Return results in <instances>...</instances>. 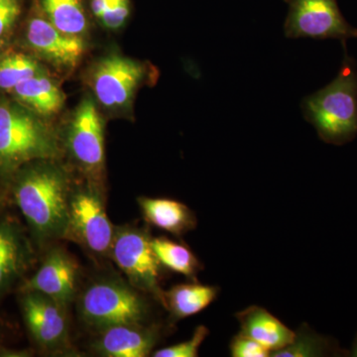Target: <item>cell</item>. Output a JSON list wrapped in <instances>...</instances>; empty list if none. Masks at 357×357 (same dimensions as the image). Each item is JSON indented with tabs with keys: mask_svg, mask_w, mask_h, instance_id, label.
I'll return each mask as SVG.
<instances>
[{
	"mask_svg": "<svg viewBox=\"0 0 357 357\" xmlns=\"http://www.w3.org/2000/svg\"><path fill=\"white\" fill-rule=\"evenodd\" d=\"M344 55L337 77L325 88L306 96L301 103L303 115L316 129L319 139L342 146L357 135V66Z\"/></svg>",
	"mask_w": 357,
	"mask_h": 357,
	"instance_id": "2",
	"label": "cell"
},
{
	"mask_svg": "<svg viewBox=\"0 0 357 357\" xmlns=\"http://www.w3.org/2000/svg\"><path fill=\"white\" fill-rule=\"evenodd\" d=\"M236 318L241 326V333L264 345L271 352L287 347L296 337V332L264 307H246L236 312Z\"/></svg>",
	"mask_w": 357,
	"mask_h": 357,
	"instance_id": "15",
	"label": "cell"
},
{
	"mask_svg": "<svg viewBox=\"0 0 357 357\" xmlns=\"http://www.w3.org/2000/svg\"><path fill=\"white\" fill-rule=\"evenodd\" d=\"M129 15L128 0H114L109 9L100 18L103 24L110 29L121 27Z\"/></svg>",
	"mask_w": 357,
	"mask_h": 357,
	"instance_id": "25",
	"label": "cell"
},
{
	"mask_svg": "<svg viewBox=\"0 0 357 357\" xmlns=\"http://www.w3.org/2000/svg\"><path fill=\"white\" fill-rule=\"evenodd\" d=\"M114 0H93L91 1V10L93 14L100 20L105 11L109 9L110 4L112 3Z\"/></svg>",
	"mask_w": 357,
	"mask_h": 357,
	"instance_id": "27",
	"label": "cell"
},
{
	"mask_svg": "<svg viewBox=\"0 0 357 357\" xmlns=\"http://www.w3.org/2000/svg\"><path fill=\"white\" fill-rule=\"evenodd\" d=\"M160 331L156 326L119 325L98 331L93 351L105 357H145L154 351Z\"/></svg>",
	"mask_w": 357,
	"mask_h": 357,
	"instance_id": "13",
	"label": "cell"
},
{
	"mask_svg": "<svg viewBox=\"0 0 357 357\" xmlns=\"http://www.w3.org/2000/svg\"><path fill=\"white\" fill-rule=\"evenodd\" d=\"M27 39L42 56L63 67H75L84 51L83 41L79 36L65 34L50 21L42 18L30 21Z\"/></svg>",
	"mask_w": 357,
	"mask_h": 357,
	"instance_id": "14",
	"label": "cell"
},
{
	"mask_svg": "<svg viewBox=\"0 0 357 357\" xmlns=\"http://www.w3.org/2000/svg\"><path fill=\"white\" fill-rule=\"evenodd\" d=\"M145 76L143 65L130 59L112 56L102 60L93 73V89L105 107H122L132 96Z\"/></svg>",
	"mask_w": 357,
	"mask_h": 357,
	"instance_id": "11",
	"label": "cell"
},
{
	"mask_svg": "<svg viewBox=\"0 0 357 357\" xmlns=\"http://www.w3.org/2000/svg\"><path fill=\"white\" fill-rule=\"evenodd\" d=\"M151 239L146 230L139 227H115L109 255L128 277L129 284L140 292L153 296L163 306L161 264L152 248Z\"/></svg>",
	"mask_w": 357,
	"mask_h": 357,
	"instance_id": "5",
	"label": "cell"
},
{
	"mask_svg": "<svg viewBox=\"0 0 357 357\" xmlns=\"http://www.w3.org/2000/svg\"><path fill=\"white\" fill-rule=\"evenodd\" d=\"M59 153L53 134L38 119L17 109L0 105V169L8 172Z\"/></svg>",
	"mask_w": 357,
	"mask_h": 357,
	"instance_id": "4",
	"label": "cell"
},
{
	"mask_svg": "<svg viewBox=\"0 0 357 357\" xmlns=\"http://www.w3.org/2000/svg\"><path fill=\"white\" fill-rule=\"evenodd\" d=\"M20 304L28 332L45 351L65 349L69 340L67 307L35 291H20Z\"/></svg>",
	"mask_w": 357,
	"mask_h": 357,
	"instance_id": "8",
	"label": "cell"
},
{
	"mask_svg": "<svg viewBox=\"0 0 357 357\" xmlns=\"http://www.w3.org/2000/svg\"><path fill=\"white\" fill-rule=\"evenodd\" d=\"M79 318L96 330L119 325H140L149 316V307L140 291L119 279L93 281L77 303Z\"/></svg>",
	"mask_w": 357,
	"mask_h": 357,
	"instance_id": "3",
	"label": "cell"
},
{
	"mask_svg": "<svg viewBox=\"0 0 357 357\" xmlns=\"http://www.w3.org/2000/svg\"><path fill=\"white\" fill-rule=\"evenodd\" d=\"M349 356L352 357H357V333L354 342H352L351 351L349 352Z\"/></svg>",
	"mask_w": 357,
	"mask_h": 357,
	"instance_id": "28",
	"label": "cell"
},
{
	"mask_svg": "<svg viewBox=\"0 0 357 357\" xmlns=\"http://www.w3.org/2000/svg\"><path fill=\"white\" fill-rule=\"evenodd\" d=\"M32 259L31 243L20 222L0 215V298L22 279Z\"/></svg>",
	"mask_w": 357,
	"mask_h": 357,
	"instance_id": "12",
	"label": "cell"
},
{
	"mask_svg": "<svg viewBox=\"0 0 357 357\" xmlns=\"http://www.w3.org/2000/svg\"><path fill=\"white\" fill-rule=\"evenodd\" d=\"M210 335V330L206 326H197L192 337L185 342L164 347L152 352L153 357H197L199 356V347Z\"/></svg>",
	"mask_w": 357,
	"mask_h": 357,
	"instance_id": "23",
	"label": "cell"
},
{
	"mask_svg": "<svg viewBox=\"0 0 357 357\" xmlns=\"http://www.w3.org/2000/svg\"><path fill=\"white\" fill-rule=\"evenodd\" d=\"M20 14L18 0H0V38L10 30Z\"/></svg>",
	"mask_w": 357,
	"mask_h": 357,
	"instance_id": "26",
	"label": "cell"
},
{
	"mask_svg": "<svg viewBox=\"0 0 357 357\" xmlns=\"http://www.w3.org/2000/svg\"><path fill=\"white\" fill-rule=\"evenodd\" d=\"M47 160L21 171L13 188L14 203L39 245L65 239L72 192L66 174Z\"/></svg>",
	"mask_w": 357,
	"mask_h": 357,
	"instance_id": "1",
	"label": "cell"
},
{
	"mask_svg": "<svg viewBox=\"0 0 357 357\" xmlns=\"http://www.w3.org/2000/svg\"><path fill=\"white\" fill-rule=\"evenodd\" d=\"M49 21L68 35L79 36L86 28V18L82 0H42Z\"/></svg>",
	"mask_w": 357,
	"mask_h": 357,
	"instance_id": "21",
	"label": "cell"
},
{
	"mask_svg": "<svg viewBox=\"0 0 357 357\" xmlns=\"http://www.w3.org/2000/svg\"><path fill=\"white\" fill-rule=\"evenodd\" d=\"M289 13L284 33L290 39H337L347 42L357 38V29L349 24L337 0H285Z\"/></svg>",
	"mask_w": 357,
	"mask_h": 357,
	"instance_id": "7",
	"label": "cell"
},
{
	"mask_svg": "<svg viewBox=\"0 0 357 357\" xmlns=\"http://www.w3.org/2000/svg\"><path fill=\"white\" fill-rule=\"evenodd\" d=\"M220 289L199 283L180 284L164 292V305L174 321L196 316L217 300Z\"/></svg>",
	"mask_w": 357,
	"mask_h": 357,
	"instance_id": "17",
	"label": "cell"
},
{
	"mask_svg": "<svg viewBox=\"0 0 357 357\" xmlns=\"http://www.w3.org/2000/svg\"><path fill=\"white\" fill-rule=\"evenodd\" d=\"M332 337L319 335L307 324H303L296 332L292 342L284 349L271 352L272 357H324L347 356Z\"/></svg>",
	"mask_w": 357,
	"mask_h": 357,
	"instance_id": "19",
	"label": "cell"
},
{
	"mask_svg": "<svg viewBox=\"0 0 357 357\" xmlns=\"http://www.w3.org/2000/svg\"><path fill=\"white\" fill-rule=\"evenodd\" d=\"M72 156L86 172L98 175L105 165V134L95 103L84 100L74 115L68 132Z\"/></svg>",
	"mask_w": 357,
	"mask_h": 357,
	"instance_id": "10",
	"label": "cell"
},
{
	"mask_svg": "<svg viewBox=\"0 0 357 357\" xmlns=\"http://www.w3.org/2000/svg\"><path fill=\"white\" fill-rule=\"evenodd\" d=\"M79 266L60 246L51 248L39 269L21 286L20 291H35L67 307L76 298Z\"/></svg>",
	"mask_w": 357,
	"mask_h": 357,
	"instance_id": "9",
	"label": "cell"
},
{
	"mask_svg": "<svg viewBox=\"0 0 357 357\" xmlns=\"http://www.w3.org/2000/svg\"><path fill=\"white\" fill-rule=\"evenodd\" d=\"M229 351L232 357H269L271 354L264 345L241 333L230 340Z\"/></svg>",
	"mask_w": 357,
	"mask_h": 357,
	"instance_id": "24",
	"label": "cell"
},
{
	"mask_svg": "<svg viewBox=\"0 0 357 357\" xmlns=\"http://www.w3.org/2000/svg\"><path fill=\"white\" fill-rule=\"evenodd\" d=\"M39 74V66L23 54H13L0 61V88L14 89L25 79Z\"/></svg>",
	"mask_w": 357,
	"mask_h": 357,
	"instance_id": "22",
	"label": "cell"
},
{
	"mask_svg": "<svg viewBox=\"0 0 357 357\" xmlns=\"http://www.w3.org/2000/svg\"><path fill=\"white\" fill-rule=\"evenodd\" d=\"M138 204L143 218L150 225L173 236H185L198 225L194 211L176 199L141 197Z\"/></svg>",
	"mask_w": 357,
	"mask_h": 357,
	"instance_id": "16",
	"label": "cell"
},
{
	"mask_svg": "<svg viewBox=\"0 0 357 357\" xmlns=\"http://www.w3.org/2000/svg\"><path fill=\"white\" fill-rule=\"evenodd\" d=\"M15 95L39 114H57L64 103V93L49 77L36 75L29 77L13 89Z\"/></svg>",
	"mask_w": 357,
	"mask_h": 357,
	"instance_id": "18",
	"label": "cell"
},
{
	"mask_svg": "<svg viewBox=\"0 0 357 357\" xmlns=\"http://www.w3.org/2000/svg\"><path fill=\"white\" fill-rule=\"evenodd\" d=\"M151 245L161 266L175 273L192 279L204 269L198 257L185 244L162 236L152 238Z\"/></svg>",
	"mask_w": 357,
	"mask_h": 357,
	"instance_id": "20",
	"label": "cell"
},
{
	"mask_svg": "<svg viewBox=\"0 0 357 357\" xmlns=\"http://www.w3.org/2000/svg\"><path fill=\"white\" fill-rule=\"evenodd\" d=\"M114 227L107 217L102 192L93 185L72 190L65 239L100 256L109 255Z\"/></svg>",
	"mask_w": 357,
	"mask_h": 357,
	"instance_id": "6",
	"label": "cell"
}]
</instances>
